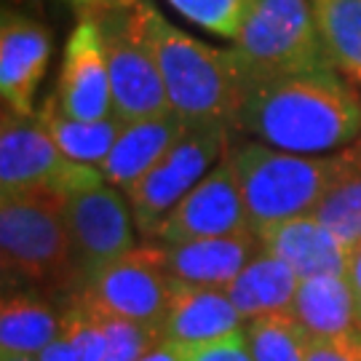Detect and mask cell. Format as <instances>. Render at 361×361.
<instances>
[{
	"mask_svg": "<svg viewBox=\"0 0 361 361\" xmlns=\"http://www.w3.org/2000/svg\"><path fill=\"white\" fill-rule=\"evenodd\" d=\"M238 129L292 153H322L361 137V99L335 73L241 78Z\"/></svg>",
	"mask_w": 361,
	"mask_h": 361,
	"instance_id": "1",
	"label": "cell"
},
{
	"mask_svg": "<svg viewBox=\"0 0 361 361\" xmlns=\"http://www.w3.org/2000/svg\"><path fill=\"white\" fill-rule=\"evenodd\" d=\"M140 22L145 40L155 56L161 80L166 86L169 107L185 118V123H217L238 126L241 107V70L233 51L212 49L174 27L140 0Z\"/></svg>",
	"mask_w": 361,
	"mask_h": 361,
	"instance_id": "2",
	"label": "cell"
},
{
	"mask_svg": "<svg viewBox=\"0 0 361 361\" xmlns=\"http://www.w3.org/2000/svg\"><path fill=\"white\" fill-rule=\"evenodd\" d=\"M0 255L6 289H32L62 295L80 292L65 193L49 188L3 193Z\"/></svg>",
	"mask_w": 361,
	"mask_h": 361,
	"instance_id": "3",
	"label": "cell"
},
{
	"mask_svg": "<svg viewBox=\"0 0 361 361\" xmlns=\"http://www.w3.org/2000/svg\"><path fill=\"white\" fill-rule=\"evenodd\" d=\"M244 198L252 233L313 214L329 182L332 158L281 150L268 142H238L225 155Z\"/></svg>",
	"mask_w": 361,
	"mask_h": 361,
	"instance_id": "4",
	"label": "cell"
},
{
	"mask_svg": "<svg viewBox=\"0 0 361 361\" xmlns=\"http://www.w3.org/2000/svg\"><path fill=\"white\" fill-rule=\"evenodd\" d=\"M231 51L241 78L335 73L308 0H246Z\"/></svg>",
	"mask_w": 361,
	"mask_h": 361,
	"instance_id": "5",
	"label": "cell"
},
{
	"mask_svg": "<svg viewBox=\"0 0 361 361\" xmlns=\"http://www.w3.org/2000/svg\"><path fill=\"white\" fill-rule=\"evenodd\" d=\"M228 126L217 123H188V129L169 147V153L126 193L140 233L153 238L169 212L222 161L228 147Z\"/></svg>",
	"mask_w": 361,
	"mask_h": 361,
	"instance_id": "6",
	"label": "cell"
},
{
	"mask_svg": "<svg viewBox=\"0 0 361 361\" xmlns=\"http://www.w3.org/2000/svg\"><path fill=\"white\" fill-rule=\"evenodd\" d=\"M137 3L110 6L89 13L99 22L102 30L104 56L113 86V107L123 121H137L171 110L155 56L145 40Z\"/></svg>",
	"mask_w": 361,
	"mask_h": 361,
	"instance_id": "7",
	"label": "cell"
},
{
	"mask_svg": "<svg viewBox=\"0 0 361 361\" xmlns=\"http://www.w3.org/2000/svg\"><path fill=\"white\" fill-rule=\"evenodd\" d=\"M104 180L102 169L73 161L54 142L38 116L3 113L0 123V188L11 190H32L49 188L59 193H73L91 182Z\"/></svg>",
	"mask_w": 361,
	"mask_h": 361,
	"instance_id": "8",
	"label": "cell"
},
{
	"mask_svg": "<svg viewBox=\"0 0 361 361\" xmlns=\"http://www.w3.org/2000/svg\"><path fill=\"white\" fill-rule=\"evenodd\" d=\"M171 292L174 279L161 262L158 244L150 241L107 265L75 295L107 319H126L161 329Z\"/></svg>",
	"mask_w": 361,
	"mask_h": 361,
	"instance_id": "9",
	"label": "cell"
},
{
	"mask_svg": "<svg viewBox=\"0 0 361 361\" xmlns=\"http://www.w3.org/2000/svg\"><path fill=\"white\" fill-rule=\"evenodd\" d=\"M67 225L75 252V265L83 286L134 249V214L129 198L118 193L107 180L91 182L65 193ZM80 286V289H83Z\"/></svg>",
	"mask_w": 361,
	"mask_h": 361,
	"instance_id": "10",
	"label": "cell"
},
{
	"mask_svg": "<svg viewBox=\"0 0 361 361\" xmlns=\"http://www.w3.org/2000/svg\"><path fill=\"white\" fill-rule=\"evenodd\" d=\"M249 217L238 182L233 177L228 161L222 158L177 207L158 225L153 241L174 244L190 238H214V235H233L246 233Z\"/></svg>",
	"mask_w": 361,
	"mask_h": 361,
	"instance_id": "11",
	"label": "cell"
},
{
	"mask_svg": "<svg viewBox=\"0 0 361 361\" xmlns=\"http://www.w3.org/2000/svg\"><path fill=\"white\" fill-rule=\"evenodd\" d=\"M54 99L65 116L78 121H102L116 113L102 30L89 13L80 16L67 40Z\"/></svg>",
	"mask_w": 361,
	"mask_h": 361,
	"instance_id": "12",
	"label": "cell"
},
{
	"mask_svg": "<svg viewBox=\"0 0 361 361\" xmlns=\"http://www.w3.org/2000/svg\"><path fill=\"white\" fill-rule=\"evenodd\" d=\"M51 56L49 30L32 16L3 13L0 27V94L11 113L32 116V97Z\"/></svg>",
	"mask_w": 361,
	"mask_h": 361,
	"instance_id": "13",
	"label": "cell"
},
{
	"mask_svg": "<svg viewBox=\"0 0 361 361\" xmlns=\"http://www.w3.org/2000/svg\"><path fill=\"white\" fill-rule=\"evenodd\" d=\"M155 244L161 252L164 268L174 281L222 286V289L262 249L259 235L252 231L214 235V238H190V241H174V244L155 241Z\"/></svg>",
	"mask_w": 361,
	"mask_h": 361,
	"instance_id": "14",
	"label": "cell"
},
{
	"mask_svg": "<svg viewBox=\"0 0 361 361\" xmlns=\"http://www.w3.org/2000/svg\"><path fill=\"white\" fill-rule=\"evenodd\" d=\"M244 316L222 286L174 281L171 302L161 324L164 340L177 345H198L244 332Z\"/></svg>",
	"mask_w": 361,
	"mask_h": 361,
	"instance_id": "15",
	"label": "cell"
},
{
	"mask_svg": "<svg viewBox=\"0 0 361 361\" xmlns=\"http://www.w3.org/2000/svg\"><path fill=\"white\" fill-rule=\"evenodd\" d=\"M185 129H188L185 118L177 116L174 110L126 121L110 155L99 166L104 180L118 190L129 193L131 188L169 153V147L180 140Z\"/></svg>",
	"mask_w": 361,
	"mask_h": 361,
	"instance_id": "16",
	"label": "cell"
},
{
	"mask_svg": "<svg viewBox=\"0 0 361 361\" xmlns=\"http://www.w3.org/2000/svg\"><path fill=\"white\" fill-rule=\"evenodd\" d=\"M262 249L281 257L300 276H322V273H345L348 252L332 233L324 228L313 214L284 219L268 231L259 233Z\"/></svg>",
	"mask_w": 361,
	"mask_h": 361,
	"instance_id": "17",
	"label": "cell"
},
{
	"mask_svg": "<svg viewBox=\"0 0 361 361\" xmlns=\"http://www.w3.org/2000/svg\"><path fill=\"white\" fill-rule=\"evenodd\" d=\"M289 313L308 332L310 340L361 332L356 300L345 273H322L300 279Z\"/></svg>",
	"mask_w": 361,
	"mask_h": 361,
	"instance_id": "18",
	"label": "cell"
},
{
	"mask_svg": "<svg viewBox=\"0 0 361 361\" xmlns=\"http://www.w3.org/2000/svg\"><path fill=\"white\" fill-rule=\"evenodd\" d=\"M62 326V310L35 289H6L0 305V353L38 356L49 348Z\"/></svg>",
	"mask_w": 361,
	"mask_h": 361,
	"instance_id": "19",
	"label": "cell"
},
{
	"mask_svg": "<svg viewBox=\"0 0 361 361\" xmlns=\"http://www.w3.org/2000/svg\"><path fill=\"white\" fill-rule=\"evenodd\" d=\"M332 158L329 182L313 217L345 249L361 244V137Z\"/></svg>",
	"mask_w": 361,
	"mask_h": 361,
	"instance_id": "20",
	"label": "cell"
},
{
	"mask_svg": "<svg viewBox=\"0 0 361 361\" xmlns=\"http://www.w3.org/2000/svg\"><path fill=\"white\" fill-rule=\"evenodd\" d=\"M297 286H300V276L284 259L276 257L268 249H259L244 265V271L225 286V292L231 295L238 313L249 322L268 313L292 310Z\"/></svg>",
	"mask_w": 361,
	"mask_h": 361,
	"instance_id": "21",
	"label": "cell"
},
{
	"mask_svg": "<svg viewBox=\"0 0 361 361\" xmlns=\"http://www.w3.org/2000/svg\"><path fill=\"white\" fill-rule=\"evenodd\" d=\"M40 123L54 137V142L62 147V153L70 155L73 161L91 164V166H102L104 158L110 155L116 145L118 134L123 129V118L113 113L102 121H78L59 110V104L54 99V94L40 107Z\"/></svg>",
	"mask_w": 361,
	"mask_h": 361,
	"instance_id": "22",
	"label": "cell"
},
{
	"mask_svg": "<svg viewBox=\"0 0 361 361\" xmlns=\"http://www.w3.org/2000/svg\"><path fill=\"white\" fill-rule=\"evenodd\" d=\"M107 350L104 316L89 308L78 295L62 300V326L49 348L35 356L38 361H102Z\"/></svg>",
	"mask_w": 361,
	"mask_h": 361,
	"instance_id": "23",
	"label": "cell"
},
{
	"mask_svg": "<svg viewBox=\"0 0 361 361\" xmlns=\"http://www.w3.org/2000/svg\"><path fill=\"white\" fill-rule=\"evenodd\" d=\"M335 67L361 83V0H310Z\"/></svg>",
	"mask_w": 361,
	"mask_h": 361,
	"instance_id": "24",
	"label": "cell"
},
{
	"mask_svg": "<svg viewBox=\"0 0 361 361\" xmlns=\"http://www.w3.org/2000/svg\"><path fill=\"white\" fill-rule=\"evenodd\" d=\"M244 340L255 361H305V348L310 343L308 332L289 310L249 319Z\"/></svg>",
	"mask_w": 361,
	"mask_h": 361,
	"instance_id": "25",
	"label": "cell"
},
{
	"mask_svg": "<svg viewBox=\"0 0 361 361\" xmlns=\"http://www.w3.org/2000/svg\"><path fill=\"white\" fill-rule=\"evenodd\" d=\"M182 16L219 38H235L244 19L246 0H169Z\"/></svg>",
	"mask_w": 361,
	"mask_h": 361,
	"instance_id": "26",
	"label": "cell"
},
{
	"mask_svg": "<svg viewBox=\"0 0 361 361\" xmlns=\"http://www.w3.org/2000/svg\"><path fill=\"white\" fill-rule=\"evenodd\" d=\"M104 332H107V350L102 361H140L158 340H164L158 326L126 322V319H107V316H104Z\"/></svg>",
	"mask_w": 361,
	"mask_h": 361,
	"instance_id": "27",
	"label": "cell"
},
{
	"mask_svg": "<svg viewBox=\"0 0 361 361\" xmlns=\"http://www.w3.org/2000/svg\"><path fill=\"white\" fill-rule=\"evenodd\" d=\"M182 361H255L246 348L244 332L212 343H198V345H180Z\"/></svg>",
	"mask_w": 361,
	"mask_h": 361,
	"instance_id": "28",
	"label": "cell"
},
{
	"mask_svg": "<svg viewBox=\"0 0 361 361\" xmlns=\"http://www.w3.org/2000/svg\"><path fill=\"white\" fill-rule=\"evenodd\" d=\"M305 361H361V332L310 340L305 348Z\"/></svg>",
	"mask_w": 361,
	"mask_h": 361,
	"instance_id": "29",
	"label": "cell"
},
{
	"mask_svg": "<svg viewBox=\"0 0 361 361\" xmlns=\"http://www.w3.org/2000/svg\"><path fill=\"white\" fill-rule=\"evenodd\" d=\"M345 276H348L350 292H353V300H356V313H359V326H361V244H356L348 252Z\"/></svg>",
	"mask_w": 361,
	"mask_h": 361,
	"instance_id": "30",
	"label": "cell"
},
{
	"mask_svg": "<svg viewBox=\"0 0 361 361\" xmlns=\"http://www.w3.org/2000/svg\"><path fill=\"white\" fill-rule=\"evenodd\" d=\"M140 361H182L180 359V345L171 340H158L153 348L145 353Z\"/></svg>",
	"mask_w": 361,
	"mask_h": 361,
	"instance_id": "31",
	"label": "cell"
},
{
	"mask_svg": "<svg viewBox=\"0 0 361 361\" xmlns=\"http://www.w3.org/2000/svg\"><path fill=\"white\" fill-rule=\"evenodd\" d=\"M70 3L78 6V11L83 16V13H97L102 8H110V6H131L137 0H70Z\"/></svg>",
	"mask_w": 361,
	"mask_h": 361,
	"instance_id": "32",
	"label": "cell"
},
{
	"mask_svg": "<svg viewBox=\"0 0 361 361\" xmlns=\"http://www.w3.org/2000/svg\"><path fill=\"white\" fill-rule=\"evenodd\" d=\"M0 361H38L32 356H0Z\"/></svg>",
	"mask_w": 361,
	"mask_h": 361,
	"instance_id": "33",
	"label": "cell"
}]
</instances>
